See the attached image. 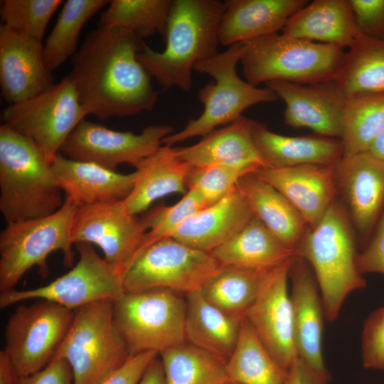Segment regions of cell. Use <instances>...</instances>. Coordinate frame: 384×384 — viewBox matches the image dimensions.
Listing matches in <instances>:
<instances>
[{
    "label": "cell",
    "mask_w": 384,
    "mask_h": 384,
    "mask_svg": "<svg viewBox=\"0 0 384 384\" xmlns=\"http://www.w3.org/2000/svg\"><path fill=\"white\" fill-rule=\"evenodd\" d=\"M144 43L120 28L99 26L87 34L68 75L87 114L105 120L153 110L158 92L138 59Z\"/></svg>",
    "instance_id": "cell-1"
},
{
    "label": "cell",
    "mask_w": 384,
    "mask_h": 384,
    "mask_svg": "<svg viewBox=\"0 0 384 384\" xmlns=\"http://www.w3.org/2000/svg\"><path fill=\"white\" fill-rule=\"evenodd\" d=\"M225 2L218 0H173L163 51L144 43L138 59L151 78L165 89L188 92L195 65L218 53L220 24Z\"/></svg>",
    "instance_id": "cell-2"
},
{
    "label": "cell",
    "mask_w": 384,
    "mask_h": 384,
    "mask_svg": "<svg viewBox=\"0 0 384 384\" xmlns=\"http://www.w3.org/2000/svg\"><path fill=\"white\" fill-rule=\"evenodd\" d=\"M356 246L346 210L336 199L318 223L309 227L295 249L314 273L328 321L338 317L349 294L366 284L358 268Z\"/></svg>",
    "instance_id": "cell-3"
},
{
    "label": "cell",
    "mask_w": 384,
    "mask_h": 384,
    "mask_svg": "<svg viewBox=\"0 0 384 384\" xmlns=\"http://www.w3.org/2000/svg\"><path fill=\"white\" fill-rule=\"evenodd\" d=\"M65 201L50 164L31 139L0 126V211L6 223L53 214Z\"/></svg>",
    "instance_id": "cell-4"
},
{
    "label": "cell",
    "mask_w": 384,
    "mask_h": 384,
    "mask_svg": "<svg viewBox=\"0 0 384 384\" xmlns=\"http://www.w3.org/2000/svg\"><path fill=\"white\" fill-rule=\"evenodd\" d=\"M344 49L274 33L243 42L240 62L252 85L273 80L306 85L336 80Z\"/></svg>",
    "instance_id": "cell-5"
},
{
    "label": "cell",
    "mask_w": 384,
    "mask_h": 384,
    "mask_svg": "<svg viewBox=\"0 0 384 384\" xmlns=\"http://www.w3.org/2000/svg\"><path fill=\"white\" fill-rule=\"evenodd\" d=\"M242 47V43H235L195 65L196 70L213 79L198 93L203 111L198 118L191 119L183 129L166 137L162 145L173 146L192 137H204L220 126L238 120L245 110L253 105L279 100L267 87L258 88L239 77L236 67Z\"/></svg>",
    "instance_id": "cell-6"
},
{
    "label": "cell",
    "mask_w": 384,
    "mask_h": 384,
    "mask_svg": "<svg viewBox=\"0 0 384 384\" xmlns=\"http://www.w3.org/2000/svg\"><path fill=\"white\" fill-rule=\"evenodd\" d=\"M129 356L114 324L113 300L103 299L75 310L52 359L69 363L73 384H100Z\"/></svg>",
    "instance_id": "cell-7"
},
{
    "label": "cell",
    "mask_w": 384,
    "mask_h": 384,
    "mask_svg": "<svg viewBox=\"0 0 384 384\" xmlns=\"http://www.w3.org/2000/svg\"><path fill=\"white\" fill-rule=\"evenodd\" d=\"M164 288L124 292L113 300L116 328L129 356L186 342V299Z\"/></svg>",
    "instance_id": "cell-8"
},
{
    "label": "cell",
    "mask_w": 384,
    "mask_h": 384,
    "mask_svg": "<svg viewBox=\"0 0 384 384\" xmlns=\"http://www.w3.org/2000/svg\"><path fill=\"white\" fill-rule=\"evenodd\" d=\"M75 210L76 206L65 199L62 207L51 215L7 223L0 233L1 292L14 289L34 266L46 277V259L54 251L61 250L64 265L73 267L71 230Z\"/></svg>",
    "instance_id": "cell-9"
},
{
    "label": "cell",
    "mask_w": 384,
    "mask_h": 384,
    "mask_svg": "<svg viewBox=\"0 0 384 384\" xmlns=\"http://www.w3.org/2000/svg\"><path fill=\"white\" fill-rule=\"evenodd\" d=\"M87 115L68 77L2 112L3 124L33 140L50 164L74 129Z\"/></svg>",
    "instance_id": "cell-10"
},
{
    "label": "cell",
    "mask_w": 384,
    "mask_h": 384,
    "mask_svg": "<svg viewBox=\"0 0 384 384\" xmlns=\"http://www.w3.org/2000/svg\"><path fill=\"white\" fill-rule=\"evenodd\" d=\"M221 265L208 252L172 238L140 252L123 275L124 292L164 288L182 294L200 289Z\"/></svg>",
    "instance_id": "cell-11"
},
{
    "label": "cell",
    "mask_w": 384,
    "mask_h": 384,
    "mask_svg": "<svg viewBox=\"0 0 384 384\" xmlns=\"http://www.w3.org/2000/svg\"><path fill=\"white\" fill-rule=\"evenodd\" d=\"M73 316L74 311L42 299L16 309L5 327L4 350L20 377L36 373L49 363Z\"/></svg>",
    "instance_id": "cell-12"
},
{
    "label": "cell",
    "mask_w": 384,
    "mask_h": 384,
    "mask_svg": "<svg viewBox=\"0 0 384 384\" xmlns=\"http://www.w3.org/2000/svg\"><path fill=\"white\" fill-rule=\"evenodd\" d=\"M75 245L79 260L68 272L41 287L1 292L0 307L42 299L75 311L97 301L114 300L124 292L122 276L97 254L92 244L78 242Z\"/></svg>",
    "instance_id": "cell-13"
},
{
    "label": "cell",
    "mask_w": 384,
    "mask_h": 384,
    "mask_svg": "<svg viewBox=\"0 0 384 384\" xmlns=\"http://www.w3.org/2000/svg\"><path fill=\"white\" fill-rule=\"evenodd\" d=\"M172 132L169 125L148 126L139 134L119 132L85 119L66 139L60 153L69 159L111 170L122 164L136 167L156 152Z\"/></svg>",
    "instance_id": "cell-14"
},
{
    "label": "cell",
    "mask_w": 384,
    "mask_h": 384,
    "mask_svg": "<svg viewBox=\"0 0 384 384\" xmlns=\"http://www.w3.org/2000/svg\"><path fill=\"white\" fill-rule=\"evenodd\" d=\"M146 233L142 218L131 214L124 200L76 207L71 241L98 246L104 259L122 276L134 259Z\"/></svg>",
    "instance_id": "cell-15"
},
{
    "label": "cell",
    "mask_w": 384,
    "mask_h": 384,
    "mask_svg": "<svg viewBox=\"0 0 384 384\" xmlns=\"http://www.w3.org/2000/svg\"><path fill=\"white\" fill-rule=\"evenodd\" d=\"M294 258L266 272L259 292L244 317L286 371L298 357L288 290L289 271Z\"/></svg>",
    "instance_id": "cell-16"
},
{
    "label": "cell",
    "mask_w": 384,
    "mask_h": 384,
    "mask_svg": "<svg viewBox=\"0 0 384 384\" xmlns=\"http://www.w3.org/2000/svg\"><path fill=\"white\" fill-rule=\"evenodd\" d=\"M335 176L338 196L364 247L384 213V161L368 151L343 156Z\"/></svg>",
    "instance_id": "cell-17"
},
{
    "label": "cell",
    "mask_w": 384,
    "mask_h": 384,
    "mask_svg": "<svg viewBox=\"0 0 384 384\" xmlns=\"http://www.w3.org/2000/svg\"><path fill=\"white\" fill-rule=\"evenodd\" d=\"M285 105V123L319 136L341 139L346 98L335 80L302 85L282 80L265 83Z\"/></svg>",
    "instance_id": "cell-18"
},
{
    "label": "cell",
    "mask_w": 384,
    "mask_h": 384,
    "mask_svg": "<svg viewBox=\"0 0 384 384\" xmlns=\"http://www.w3.org/2000/svg\"><path fill=\"white\" fill-rule=\"evenodd\" d=\"M42 41L0 26V85L9 105L25 101L52 86Z\"/></svg>",
    "instance_id": "cell-19"
},
{
    "label": "cell",
    "mask_w": 384,
    "mask_h": 384,
    "mask_svg": "<svg viewBox=\"0 0 384 384\" xmlns=\"http://www.w3.org/2000/svg\"><path fill=\"white\" fill-rule=\"evenodd\" d=\"M289 278L297 356L316 370L329 373L322 353L326 315L314 273L304 259L296 256L289 267Z\"/></svg>",
    "instance_id": "cell-20"
},
{
    "label": "cell",
    "mask_w": 384,
    "mask_h": 384,
    "mask_svg": "<svg viewBox=\"0 0 384 384\" xmlns=\"http://www.w3.org/2000/svg\"><path fill=\"white\" fill-rule=\"evenodd\" d=\"M335 166H262L255 174L279 191L313 228L337 199Z\"/></svg>",
    "instance_id": "cell-21"
},
{
    "label": "cell",
    "mask_w": 384,
    "mask_h": 384,
    "mask_svg": "<svg viewBox=\"0 0 384 384\" xmlns=\"http://www.w3.org/2000/svg\"><path fill=\"white\" fill-rule=\"evenodd\" d=\"M50 167L65 199L76 207L124 200L137 178V171L120 174L96 164L69 159L60 152Z\"/></svg>",
    "instance_id": "cell-22"
},
{
    "label": "cell",
    "mask_w": 384,
    "mask_h": 384,
    "mask_svg": "<svg viewBox=\"0 0 384 384\" xmlns=\"http://www.w3.org/2000/svg\"><path fill=\"white\" fill-rule=\"evenodd\" d=\"M253 216L247 199L235 186L220 201L186 218L171 238L210 252L231 239Z\"/></svg>",
    "instance_id": "cell-23"
},
{
    "label": "cell",
    "mask_w": 384,
    "mask_h": 384,
    "mask_svg": "<svg viewBox=\"0 0 384 384\" xmlns=\"http://www.w3.org/2000/svg\"><path fill=\"white\" fill-rule=\"evenodd\" d=\"M306 0H228L219 28L223 46L277 33Z\"/></svg>",
    "instance_id": "cell-24"
},
{
    "label": "cell",
    "mask_w": 384,
    "mask_h": 384,
    "mask_svg": "<svg viewBox=\"0 0 384 384\" xmlns=\"http://www.w3.org/2000/svg\"><path fill=\"white\" fill-rule=\"evenodd\" d=\"M252 124V119L242 116L234 122L213 130L195 144L174 147L176 153L193 169L227 164L258 170L265 164L254 142Z\"/></svg>",
    "instance_id": "cell-25"
},
{
    "label": "cell",
    "mask_w": 384,
    "mask_h": 384,
    "mask_svg": "<svg viewBox=\"0 0 384 384\" xmlns=\"http://www.w3.org/2000/svg\"><path fill=\"white\" fill-rule=\"evenodd\" d=\"M252 137L265 166H333L343 156V146L340 139L282 135L254 120Z\"/></svg>",
    "instance_id": "cell-26"
},
{
    "label": "cell",
    "mask_w": 384,
    "mask_h": 384,
    "mask_svg": "<svg viewBox=\"0 0 384 384\" xmlns=\"http://www.w3.org/2000/svg\"><path fill=\"white\" fill-rule=\"evenodd\" d=\"M210 253L220 265L259 272L270 271L297 256L294 249L255 215Z\"/></svg>",
    "instance_id": "cell-27"
},
{
    "label": "cell",
    "mask_w": 384,
    "mask_h": 384,
    "mask_svg": "<svg viewBox=\"0 0 384 384\" xmlns=\"http://www.w3.org/2000/svg\"><path fill=\"white\" fill-rule=\"evenodd\" d=\"M282 34L344 49L360 33L350 0H314L291 16Z\"/></svg>",
    "instance_id": "cell-28"
},
{
    "label": "cell",
    "mask_w": 384,
    "mask_h": 384,
    "mask_svg": "<svg viewBox=\"0 0 384 384\" xmlns=\"http://www.w3.org/2000/svg\"><path fill=\"white\" fill-rule=\"evenodd\" d=\"M136 169L135 184L124 200L129 212L134 215L145 211L155 201L167 195L185 194L193 167L178 158L174 146L162 145Z\"/></svg>",
    "instance_id": "cell-29"
},
{
    "label": "cell",
    "mask_w": 384,
    "mask_h": 384,
    "mask_svg": "<svg viewBox=\"0 0 384 384\" xmlns=\"http://www.w3.org/2000/svg\"><path fill=\"white\" fill-rule=\"evenodd\" d=\"M186 341L227 362L239 337L242 320L225 314L203 296L201 289L186 294Z\"/></svg>",
    "instance_id": "cell-30"
},
{
    "label": "cell",
    "mask_w": 384,
    "mask_h": 384,
    "mask_svg": "<svg viewBox=\"0 0 384 384\" xmlns=\"http://www.w3.org/2000/svg\"><path fill=\"white\" fill-rule=\"evenodd\" d=\"M236 186L247 199L254 215L295 250L309 227L296 208L255 173L242 177Z\"/></svg>",
    "instance_id": "cell-31"
},
{
    "label": "cell",
    "mask_w": 384,
    "mask_h": 384,
    "mask_svg": "<svg viewBox=\"0 0 384 384\" xmlns=\"http://www.w3.org/2000/svg\"><path fill=\"white\" fill-rule=\"evenodd\" d=\"M228 381L238 384H285L287 371L275 361L245 319L226 362Z\"/></svg>",
    "instance_id": "cell-32"
},
{
    "label": "cell",
    "mask_w": 384,
    "mask_h": 384,
    "mask_svg": "<svg viewBox=\"0 0 384 384\" xmlns=\"http://www.w3.org/2000/svg\"><path fill=\"white\" fill-rule=\"evenodd\" d=\"M346 98L384 92V41L359 34L345 53L335 80Z\"/></svg>",
    "instance_id": "cell-33"
},
{
    "label": "cell",
    "mask_w": 384,
    "mask_h": 384,
    "mask_svg": "<svg viewBox=\"0 0 384 384\" xmlns=\"http://www.w3.org/2000/svg\"><path fill=\"white\" fill-rule=\"evenodd\" d=\"M266 272L221 265L201 292L214 306L231 317L242 320L254 302Z\"/></svg>",
    "instance_id": "cell-34"
},
{
    "label": "cell",
    "mask_w": 384,
    "mask_h": 384,
    "mask_svg": "<svg viewBox=\"0 0 384 384\" xmlns=\"http://www.w3.org/2000/svg\"><path fill=\"white\" fill-rule=\"evenodd\" d=\"M167 384H224L226 362L187 341L159 353Z\"/></svg>",
    "instance_id": "cell-35"
},
{
    "label": "cell",
    "mask_w": 384,
    "mask_h": 384,
    "mask_svg": "<svg viewBox=\"0 0 384 384\" xmlns=\"http://www.w3.org/2000/svg\"><path fill=\"white\" fill-rule=\"evenodd\" d=\"M110 2L107 0H68L63 4L43 45L44 62L50 73L74 56L78 50L79 36L85 24Z\"/></svg>",
    "instance_id": "cell-36"
},
{
    "label": "cell",
    "mask_w": 384,
    "mask_h": 384,
    "mask_svg": "<svg viewBox=\"0 0 384 384\" xmlns=\"http://www.w3.org/2000/svg\"><path fill=\"white\" fill-rule=\"evenodd\" d=\"M343 127V156L367 151L384 129V92L346 98Z\"/></svg>",
    "instance_id": "cell-37"
},
{
    "label": "cell",
    "mask_w": 384,
    "mask_h": 384,
    "mask_svg": "<svg viewBox=\"0 0 384 384\" xmlns=\"http://www.w3.org/2000/svg\"><path fill=\"white\" fill-rule=\"evenodd\" d=\"M173 0H112L100 26L125 29L139 39L160 34L164 38Z\"/></svg>",
    "instance_id": "cell-38"
},
{
    "label": "cell",
    "mask_w": 384,
    "mask_h": 384,
    "mask_svg": "<svg viewBox=\"0 0 384 384\" xmlns=\"http://www.w3.org/2000/svg\"><path fill=\"white\" fill-rule=\"evenodd\" d=\"M3 25L18 33L42 41L47 26L61 0H4Z\"/></svg>",
    "instance_id": "cell-39"
},
{
    "label": "cell",
    "mask_w": 384,
    "mask_h": 384,
    "mask_svg": "<svg viewBox=\"0 0 384 384\" xmlns=\"http://www.w3.org/2000/svg\"><path fill=\"white\" fill-rule=\"evenodd\" d=\"M206 207L196 192L188 190L183 197L174 205L161 206L150 210L142 218L146 228V233L136 256L154 242L171 238L186 218Z\"/></svg>",
    "instance_id": "cell-40"
},
{
    "label": "cell",
    "mask_w": 384,
    "mask_h": 384,
    "mask_svg": "<svg viewBox=\"0 0 384 384\" xmlns=\"http://www.w3.org/2000/svg\"><path fill=\"white\" fill-rule=\"evenodd\" d=\"M257 171L249 166L227 164L193 168L188 177L187 188L196 192L207 207L229 194L242 177Z\"/></svg>",
    "instance_id": "cell-41"
},
{
    "label": "cell",
    "mask_w": 384,
    "mask_h": 384,
    "mask_svg": "<svg viewBox=\"0 0 384 384\" xmlns=\"http://www.w3.org/2000/svg\"><path fill=\"white\" fill-rule=\"evenodd\" d=\"M361 343L363 366L384 370V307L373 312L365 321Z\"/></svg>",
    "instance_id": "cell-42"
},
{
    "label": "cell",
    "mask_w": 384,
    "mask_h": 384,
    "mask_svg": "<svg viewBox=\"0 0 384 384\" xmlns=\"http://www.w3.org/2000/svg\"><path fill=\"white\" fill-rule=\"evenodd\" d=\"M361 34L384 41V0H350Z\"/></svg>",
    "instance_id": "cell-43"
},
{
    "label": "cell",
    "mask_w": 384,
    "mask_h": 384,
    "mask_svg": "<svg viewBox=\"0 0 384 384\" xmlns=\"http://www.w3.org/2000/svg\"><path fill=\"white\" fill-rule=\"evenodd\" d=\"M357 265L362 274L371 272L384 274V213L369 240L358 252Z\"/></svg>",
    "instance_id": "cell-44"
},
{
    "label": "cell",
    "mask_w": 384,
    "mask_h": 384,
    "mask_svg": "<svg viewBox=\"0 0 384 384\" xmlns=\"http://www.w3.org/2000/svg\"><path fill=\"white\" fill-rule=\"evenodd\" d=\"M159 353L149 351L130 356L126 362L100 384H137Z\"/></svg>",
    "instance_id": "cell-45"
},
{
    "label": "cell",
    "mask_w": 384,
    "mask_h": 384,
    "mask_svg": "<svg viewBox=\"0 0 384 384\" xmlns=\"http://www.w3.org/2000/svg\"><path fill=\"white\" fill-rule=\"evenodd\" d=\"M18 384H73V376L66 361L53 358L41 370L20 377Z\"/></svg>",
    "instance_id": "cell-46"
},
{
    "label": "cell",
    "mask_w": 384,
    "mask_h": 384,
    "mask_svg": "<svg viewBox=\"0 0 384 384\" xmlns=\"http://www.w3.org/2000/svg\"><path fill=\"white\" fill-rule=\"evenodd\" d=\"M330 374L316 370L297 357L287 371L285 384H329Z\"/></svg>",
    "instance_id": "cell-47"
},
{
    "label": "cell",
    "mask_w": 384,
    "mask_h": 384,
    "mask_svg": "<svg viewBox=\"0 0 384 384\" xmlns=\"http://www.w3.org/2000/svg\"><path fill=\"white\" fill-rule=\"evenodd\" d=\"M137 384H167L159 355L151 361Z\"/></svg>",
    "instance_id": "cell-48"
},
{
    "label": "cell",
    "mask_w": 384,
    "mask_h": 384,
    "mask_svg": "<svg viewBox=\"0 0 384 384\" xmlns=\"http://www.w3.org/2000/svg\"><path fill=\"white\" fill-rule=\"evenodd\" d=\"M20 375L4 350L0 351V384H18Z\"/></svg>",
    "instance_id": "cell-49"
},
{
    "label": "cell",
    "mask_w": 384,
    "mask_h": 384,
    "mask_svg": "<svg viewBox=\"0 0 384 384\" xmlns=\"http://www.w3.org/2000/svg\"><path fill=\"white\" fill-rule=\"evenodd\" d=\"M367 151L384 161V129L374 139Z\"/></svg>",
    "instance_id": "cell-50"
},
{
    "label": "cell",
    "mask_w": 384,
    "mask_h": 384,
    "mask_svg": "<svg viewBox=\"0 0 384 384\" xmlns=\"http://www.w3.org/2000/svg\"><path fill=\"white\" fill-rule=\"evenodd\" d=\"M224 384H238V383H235L227 381V382H226L225 383H224Z\"/></svg>",
    "instance_id": "cell-51"
}]
</instances>
